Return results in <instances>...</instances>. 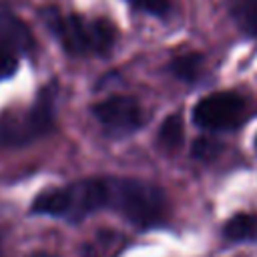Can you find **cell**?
Wrapping results in <instances>:
<instances>
[{"mask_svg": "<svg viewBox=\"0 0 257 257\" xmlns=\"http://www.w3.org/2000/svg\"><path fill=\"white\" fill-rule=\"evenodd\" d=\"M255 147H257V137H255Z\"/></svg>", "mask_w": 257, "mask_h": 257, "instance_id": "2e32d148", "label": "cell"}, {"mask_svg": "<svg viewBox=\"0 0 257 257\" xmlns=\"http://www.w3.org/2000/svg\"><path fill=\"white\" fill-rule=\"evenodd\" d=\"M102 207H106V179H82L40 193L32 203V213L80 221Z\"/></svg>", "mask_w": 257, "mask_h": 257, "instance_id": "3957f363", "label": "cell"}, {"mask_svg": "<svg viewBox=\"0 0 257 257\" xmlns=\"http://www.w3.org/2000/svg\"><path fill=\"white\" fill-rule=\"evenodd\" d=\"M106 207L120 213L137 227H153L165 219L169 201L165 191L155 183L112 177L106 179Z\"/></svg>", "mask_w": 257, "mask_h": 257, "instance_id": "6da1fadb", "label": "cell"}, {"mask_svg": "<svg viewBox=\"0 0 257 257\" xmlns=\"http://www.w3.org/2000/svg\"><path fill=\"white\" fill-rule=\"evenodd\" d=\"M223 237L233 243H247L257 239V215L237 213L223 225Z\"/></svg>", "mask_w": 257, "mask_h": 257, "instance_id": "ba28073f", "label": "cell"}, {"mask_svg": "<svg viewBox=\"0 0 257 257\" xmlns=\"http://www.w3.org/2000/svg\"><path fill=\"white\" fill-rule=\"evenodd\" d=\"M16 68H18V60H16L14 52L0 48V80L12 76L16 72Z\"/></svg>", "mask_w": 257, "mask_h": 257, "instance_id": "5bb4252c", "label": "cell"}, {"mask_svg": "<svg viewBox=\"0 0 257 257\" xmlns=\"http://www.w3.org/2000/svg\"><path fill=\"white\" fill-rule=\"evenodd\" d=\"M247 104L235 92H211L193 108V120L207 131H231L245 118Z\"/></svg>", "mask_w": 257, "mask_h": 257, "instance_id": "5b68a950", "label": "cell"}, {"mask_svg": "<svg viewBox=\"0 0 257 257\" xmlns=\"http://www.w3.org/2000/svg\"><path fill=\"white\" fill-rule=\"evenodd\" d=\"M40 16L70 54H106L114 44V26L106 18L84 20L78 14L64 16L54 6L42 8Z\"/></svg>", "mask_w": 257, "mask_h": 257, "instance_id": "7a4b0ae2", "label": "cell"}, {"mask_svg": "<svg viewBox=\"0 0 257 257\" xmlns=\"http://www.w3.org/2000/svg\"><path fill=\"white\" fill-rule=\"evenodd\" d=\"M30 257H56V255H52V253H46V251H38V253H32Z\"/></svg>", "mask_w": 257, "mask_h": 257, "instance_id": "9a60e30c", "label": "cell"}, {"mask_svg": "<svg viewBox=\"0 0 257 257\" xmlns=\"http://www.w3.org/2000/svg\"><path fill=\"white\" fill-rule=\"evenodd\" d=\"M183 137H185L183 116L179 112H173L161 122L157 133V143L163 151L173 153V151H179V147L183 145Z\"/></svg>", "mask_w": 257, "mask_h": 257, "instance_id": "30bf717a", "label": "cell"}, {"mask_svg": "<svg viewBox=\"0 0 257 257\" xmlns=\"http://www.w3.org/2000/svg\"><path fill=\"white\" fill-rule=\"evenodd\" d=\"M34 46L30 28L12 12L0 10V48L12 52H28Z\"/></svg>", "mask_w": 257, "mask_h": 257, "instance_id": "52a82bcc", "label": "cell"}, {"mask_svg": "<svg viewBox=\"0 0 257 257\" xmlns=\"http://www.w3.org/2000/svg\"><path fill=\"white\" fill-rule=\"evenodd\" d=\"M191 153L199 161H213L221 153V143L213 141V139H197Z\"/></svg>", "mask_w": 257, "mask_h": 257, "instance_id": "7c38bea8", "label": "cell"}, {"mask_svg": "<svg viewBox=\"0 0 257 257\" xmlns=\"http://www.w3.org/2000/svg\"><path fill=\"white\" fill-rule=\"evenodd\" d=\"M54 124V94L44 88L36 102L22 114L6 112L0 118V143L6 147H20L52 131Z\"/></svg>", "mask_w": 257, "mask_h": 257, "instance_id": "277c9868", "label": "cell"}, {"mask_svg": "<svg viewBox=\"0 0 257 257\" xmlns=\"http://www.w3.org/2000/svg\"><path fill=\"white\" fill-rule=\"evenodd\" d=\"M227 8L239 30L257 38V0H227Z\"/></svg>", "mask_w": 257, "mask_h": 257, "instance_id": "9c48e42d", "label": "cell"}, {"mask_svg": "<svg viewBox=\"0 0 257 257\" xmlns=\"http://www.w3.org/2000/svg\"><path fill=\"white\" fill-rule=\"evenodd\" d=\"M0 257H2V253H0Z\"/></svg>", "mask_w": 257, "mask_h": 257, "instance_id": "e0dca14e", "label": "cell"}, {"mask_svg": "<svg viewBox=\"0 0 257 257\" xmlns=\"http://www.w3.org/2000/svg\"><path fill=\"white\" fill-rule=\"evenodd\" d=\"M203 64H205L203 54L187 52V54H181V56L173 58L169 62V70L173 72V76H177L183 82H197L201 72H203Z\"/></svg>", "mask_w": 257, "mask_h": 257, "instance_id": "8fae6325", "label": "cell"}, {"mask_svg": "<svg viewBox=\"0 0 257 257\" xmlns=\"http://www.w3.org/2000/svg\"><path fill=\"white\" fill-rule=\"evenodd\" d=\"M135 8L155 14V16H167L171 10V0H126Z\"/></svg>", "mask_w": 257, "mask_h": 257, "instance_id": "4fadbf2b", "label": "cell"}, {"mask_svg": "<svg viewBox=\"0 0 257 257\" xmlns=\"http://www.w3.org/2000/svg\"><path fill=\"white\" fill-rule=\"evenodd\" d=\"M92 114L104 126H108L112 131H124V133L137 131L145 120L141 104L135 98L122 96V94H116V96L96 102L92 106Z\"/></svg>", "mask_w": 257, "mask_h": 257, "instance_id": "8992f818", "label": "cell"}]
</instances>
